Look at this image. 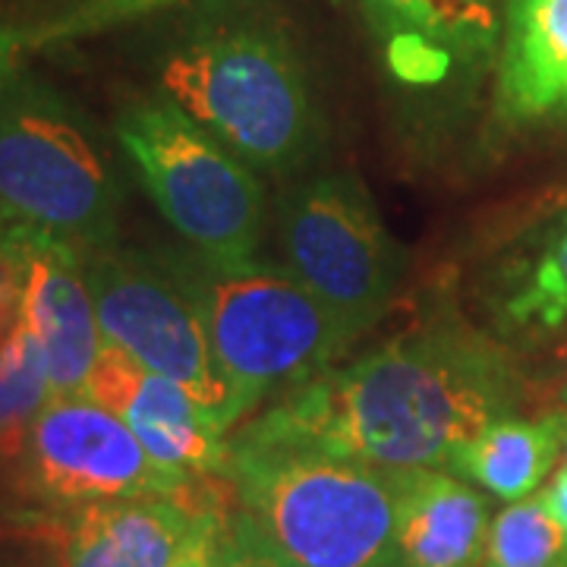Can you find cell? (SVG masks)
Listing matches in <instances>:
<instances>
[{"label":"cell","instance_id":"obj_1","mask_svg":"<svg viewBox=\"0 0 567 567\" xmlns=\"http://www.w3.org/2000/svg\"><path fill=\"white\" fill-rule=\"evenodd\" d=\"M514 401L505 353L461 319H435L287 391L234 439L382 470H447L457 447L511 416Z\"/></svg>","mask_w":567,"mask_h":567},{"label":"cell","instance_id":"obj_2","mask_svg":"<svg viewBox=\"0 0 567 567\" xmlns=\"http://www.w3.org/2000/svg\"><path fill=\"white\" fill-rule=\"evenodd\" d=\"M208 338L227 388V425L249 410L322 375L353 344L350 331L284 265L212 259L162 249Z\"/></svg>","mask_w":567,"mask_h":567},{"label":"cell","instance_id":"obj_3","mask_svg":"<svg viewBox=\"0 0 567 567\" xmlns=\"http://www.w3.org/2000/svg\"><path fill=\"white\" fill-rule=\"evenodd\" d=\"M224 480L237 514L293 567H401L398 470L230 439Z\"/></svg>","mask_w":567,"mask_h":567},{"label":"cell","instance_id":"obj_4","mask_svg":"<svg viewBox=\"0 0 567 567\" xmlns=\"http://www.w3.org/2000/svg\"><path fill=\"white\" fill-rule=\"evenodd\" d=\"M162 95L256 174L287 177L322 148V117L293 44L259 22L208 25L162 66Z\"/></svg>","mask_w":567,"mask_h":567},{"label":"cell","instance_id":"obj_5","mask_svg":"<svg viewBox=\"0 0 567 567\" xmlns=\"http://www.w3.org/2000/svg\"><path fill=\"white\" fill-rule=\"evenodd\" d=\"M0 215L82 256L117 244L121 181L95 123L20 73L0 92Z\"/></svg>","mask_w":567,"mask_h":567},{"label":"cell","instance_id":"obj_6","mask_svg":"<svg viewBox=\"0 0 567 567\" xmlns=\"http://www.w3.org/2000/svg\"><path fill=\"white\" fill-rule=\"evenodd\" d=\"M133 171L183 244L212 259H256L268 203L259 174L167 95L123 107L114 123Z\"/></svg>","mask_w":567,"mask_h":567},{"label":"cell","instance_id":"obj_7","mask_svg":"<svg viewBox=\"0 0 567 567\" xmlns=\"http://www.w3.org/2000/svg\"><path fill=\"white\" fill-rule=\"evenodd\" d=\"M275 234L284 268L341 319L353 341L385 316L404 275V249L353 174L293 183L275 208Z\"/></svg>","mask_w":567,"mask_h":567},{"label":"cell","instance_id":"obj_8","mask_svg":"<svg viewBox=\"0 0 567 567\" xmlns=\"http://www.w3.org/2000/svg\"><path fill=\"white\" fill-rule=\"evenodd\" d=\"M102 341L121 347L136 363L181 382L227 425V388L215 369L205 328L164 262L162 249L111 244L82 256Z\"/></svg>","mask_w":567,"mask_h":567},{"label":"cell","instance_id":"obj_9","mask_svg":"<svg viewBox=\"0 0 567 567\" xmlns=\"http://www.w3.org/2000/svg\"><path fill=\"white\" fill-rule=\"evenodd\" d=\"M22 488L54 511L142 495H186L189 476L162 466L107 406L76 398H51L20 457Z\"/></svg>","mask_w":567,"mask_h":567},{"label":"cell","instance_id":"obj_10","mask_svg":"<svg viewBox=\"0 0 567 567\" xmlns=\"http://www.w3.org/2000/svg\"><path fill=\"white\" fill-rule=\"evenodd\" d=\"M82 394L114 410L142 447L167 470L189 480L227 473L230 442L218 420L181 382L145 369L121 347L102 341Z\"/></svg>","mask_w":567,"mask_h":567},{"label":"cell","instance_id":"obj_11","mask_svg":"<svg viewBox=\"0 0 567 567\" xmlns=\"http://www.w3.org/2000/svg\"><path fill=\"white\" fill-rule=\"evenodd\" d=\"M388 73L410 89H439L498 61L495 0H357Z\"/></svg>","mask_w":567,"mask_h":567},{"label":"cell","instance_id":"obj_12","mask_svg":"<svg viewBox=\"0 0 567 567\" xmlns=\"http://www.w3.org/2000/svg\"><path fill=\"white\" fill-rule=\"evenodd\" d=\"M22 319L44 347L51 398L82 394L102 350V328L85 281L82 252L39 230H32L29 237V281Z\"/></svg>","mask_w":567,"mask_h":567},{"label":"cell","instance_id":"obj_13","mask_svg":"<svg viewBox=\"0 0 567 567\" xmlns=\"http://www.w3.org/2000/svg\"><path fill=\"white\" fill-rule=\"evenodd\" d=\"M208 505L186 492L63 511L61 567H167Z\"/></svg>","mask_w":567,"mask_h":567},{"label":"cell","instance_id":"obj_14","mask_svg":"<svg viewBox=\"0 0 567 567\" xmlns=\"http://www.w3.org/2000/svg\"><path fill=\"white\" fill-rule=\"evenodd\" d=\"M495 114L511 126L567 117V0H507Z\"/></svg>","mask_w":567,"mask_h":567},{"label":"cell","instance_id":"obj_15","mask_svg":"<svg viewBox=\"0 0 567 567\" xmlns=\"http://www.w3.org/2000/svg\"><path fill=\"white\" fill-rule=\"evenodd\" d=\"M488 502L447 470H398V561L401 567H483Z\"/></svg>","mask_w":567,"mask_h":567},{"label":"cell","instance_id":"obj_16","mask_svg":"<svg viewBox=\"0 0 567 567\" xmlns=\"http://www.w3.org/2000/svg\"><path fill=\"white\" fill-rule=\"evenodd\" d=\"M565 429L567 410H551L543 420H495L454 451L447 473L476 483L502 502H524L561 457Z\"/></svg>","mask_w":567,"mask_h":567},{"label":"cell","instance_id":"obj_17","mask_svg":"<svg viewBox=\"0 0 567 567\" xmlns=\"http://www.w3.org/2000/svg\"><path fill=\"white\" fill-rule=\"evenodd\" d=\"M51 401L48 357L25 319L0 344V461L20 464L32 425Z\"/></svg>","mask_w":567,"mask_h":567},{"label":"cell","instance_id":"obj_18","mask_svg":"<svg viewBox=\"0 0 567 567\" xmlns=\"http://www.w3.org/2000/svg\"><path fill=\"white\" fill-rule=\"evenodd\" d=\"M498 319L527 331H551L567 322V212L498 293Z\"/></svg>","mask_w":567,"mask_h":567},{"label":"cell","instance_id":"obj_19","mask_svg":"<svg viewBox=\"0 0 567 567\" xmlns=\"http://www.w3.org/2000/svg\"><path fill=\"white\" fill-rule=\"evenodd\" d=\"M567 529L548 514L543 495L511 505L488 527L483 567H561Z\"/></svg>","mask_w":567,"mask_h":567},{"label":"cell","instance_id":"obj_20","mask_svg":"<svg viewBox=\"0 0 567 567\" xmlns=\"http://www.w3.org/2000/svg\"><path fill=\"white\" fill-rule=\"evenodd\" d=\"M177 3L183 0H80L70 10L58 13L54 20L41 22L29 32H20L22 48H48V44L89 39V35H99L107 29H117L123 22H136L142 17L162 13Z\"/></svg>","mask_w":567,"mask_h":567},{"label":"cell","instance_id":"obj_21","mask_svg":"<svg viewBox=\"0 0 567 567\" xmlns=\"http://www.w3.org/2000/svg\"><path fill=\"white\" fill-rule=\"evenodd\" d=\"M227 529H230V517H224L221 507L212 502L203 511L196 529L189 533L181 555L167 567H224V561H227Z\"/></svg>","mask_w":567,"mask_h":567},{"label":"cell","instance_id":"obj_22","mask_svg":"<svg viewBox=\"0 0 567 567\" xmlns=\"http://www.w3.org/2000/svg\"><path fill=\"white\" fill-rule=\"evenodd\" d=\"M224 567H293L284 561L281 555H275L265 546L262 539L252 533L240 514L230 517V529H227V561Z\"/></svg>","mask_w":567,"mask_h":567},{"label":"cell","instance_id":"obj_23","mask_svg":"<svg viewBox=\"0 0 567 567\" xmlns=\"http://www.w3.org/2000/svg\"><path fill=\"white\" fill-rule=\"evenodd\" d=\"M20 32L7 29V25L0 22V92H3V85L13 80V73H17V54H20Z\"/></svg>","mask_w":567,"mask_h":567},{"label":"cell","instance_id":"obj_24","mask_svg":"<svg viewBox=\"0 0 567 567\" xmlns=\"http://www.w3.org/2000/svg\"><path fill=\"white\" fill-rule=\"evenodd\" d=\"M543 502H546L548 514L567 529V466L555 473V480L543 492Z\"/></svg>","mask_w":567,"mask_h":567},{"label":"cell","instance_id":"obj_25","mask_svg":"<svg viewBox=\"0 0 567 567\" xmlns=\"http://www.w3.org/2000/svg\"><path fill=\"white\" fill-rule=\"evenodd\" d=\"M551 398L558 401V410H567V344L558 347L551 360Z\"/></svg>","mask_w":567,"mask_h":567},{"label":"cell","instance_id":"obj_26","mask_svg":"<svg viewBox=\"0 0 567 567\" xmlns=\"http://www.w3.org/2000/svg\"><path fill=\"white\" fill-rule=\"evenodd\" d=\"M561 457H565V466H567V429H565V447H561Z\"/></svg>","mask_w":567,"mask_h":567},{"label":"cell","instance_id":"obj_27","mask_svg":"<svg viewBox=\"0 0 567 567\" xmlns=\"http://www.w3.org/2000/svg\"><path fill=\"white\" fill-rule=\"evenodd\" d=\"M561 567H567V561H565V565H561Z\"/></svg>","mask_w":567,"mask_h":567}]
</instances>
